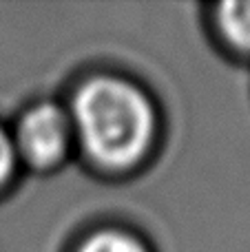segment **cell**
I'll return each mask as SVG.
<instances>
[{"mask_svg":"<svg viewBox=\"0 0 250 252\" xmlns=\"http://www.w3.org/2000/svg\"><path fill=\"white\" fill-rule=\"evenodd\" d=\"M71 135L73 124L60 106L38 104L22 115L13 144L31 164L51 166L66 153Z\"/></svg>","mask_w":250,"mask_h":252,"instance_id":"cell-2","label":"cell"},{"mask_svg":"<svg viewBox=\"0 0 250 252\" xmlns=\"http://www.w3.org/2000/svg\"><path fill=\"white\" fill-rule=\"evenodd\" d=\"M13 164H16V144L0 128V186L9 179V175H11V170H13Z\"/></svg>","mask_w":250,"mask_h":252,"instance_id":"cell-5","label":"cell"},{"mask_svg":"<svg viewBox=\"0 0 250 252\" xmlns=\"http://www.w3.org/2000/svg\"><path fill=\"white\" fill-rule=\"evenodd\" d=\"M78 252H146L135 237L120 230H102L89 237Z\"/></svg>","mask_w":250,"mask_h":252,"instance_id":"cell-4","label":"cell"},{"mask_svg":"<svg viewBox=\"0 0 250 252\" xmlns=\"http://www.w3.org/2000/svg\"><path fill=\"white\" fill-rule=\"evenodd\" d=\"M219 27L235 47L250 51V2L221 4Z\"/></svg>","mask_w":250,"mask_h":252,"instance_id":"cell-3","label":"cell"},{"mask_svg":"<svg viewBox=\"0 0 250 252\" xmlns=\"http://www.w3.org/2000/svg\"><path fill=\"white\" fill-rule=\"evenodd\" d=\"M71 124L95 161L126 166L149 148L155 115L137 87L118 78H95L75 95Z\"/></svg>","mask_w":250,"mask_h":252,"instance_id":"cell-1","label":"cell"}]
</instances>
